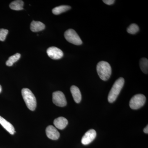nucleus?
Instances as JSON below:
<instances>
[{
  "label": "nucleus",
  "mask_w": 148,
  "mask_h": 148,
  "mask_svg": "<svg viewBox=\"0 0 148 148\" xmlns=\"http://www.w3.org/2000/svg\"><path fill=\"white\" fill-rule=\"evenodd\" d=\"M124 79L122 77H120L116 81L109 93L108 101L109 103H112L116 101L124 86Z\"/></svg>",
  "instance_id": "obj_1"
},
{
  "label": "nucleus",
  "mask_w": 148,
  "mask_h": 148,
  "mask_svg": "<svg viewBox=\"0 0 148 148\" xmlns=\"http://www.w3.org/2000/svg\"><path fill=\"white\" fill-rule=\"evenodd\" d=\"M99 77L103 81H107L110 78L112 74V69L108 62L101 61L98 63L96 67Z\"/></svg>",
  "instance_id": "obj_2"
},
{
  "label": "nucleus",
  "mask_w": 148,
  "mask_h": 148,
  "mask_svg": "<svg viewBox=\"0 0 148 148\" xmlns=\"http://www.w3.org/2000/svg\"><path fill=\"white\" fill-rule=\"evenodd\" d=\"M21 94L27 108L32 111H34L36 108V97L30 89L24 88L21 90Z\"/></svg>",
  "instance_id": "obj_3"
},
{
  "label": "nucleus",
  "mask_w": 148,
  "mask_h": 148,
  "mask_svg": "<svg viewBox=\"0 0 148 148\" xmlns=\"http://www.w3.org/2000/svg\"><path fill=\"white\" fill-rule=\"evenodd\" d=\"M145 96L142 94H136L130 101L129 106L133 110H138L142 108L145 103Z\"/></svg>",
  "instance_id": "obj_4"
},
{
  "label": "nucleus",
  "mask_w": 148,
  "mask_h": 148,
  "mask_svg": "<svg viewBox=\"0 0 148 148\" xmlns=\"http://www.w3.org/2000/svg\"><path fill=\"white\" fill-rule=\"evenodd\" d=\"M64 37L69 42L75 45H79L82 44V40L73 29H69L66 31L64 34Z\"/></svg>",
  "instance_id": "obj_5"
},
{
  "label": "nucleus",
  "mask_w": 148,
  "mask_h": 148,
  "mask_svg": "<svg viewBox=\"0 0 148 148\" xmlns=\"http://www.w3.org/2000/svg\"><path fill=\"white\" fill-rule=\"evenodd\" d=\"M53 103L58 107H65L67 105V101L65 95L61 91H56L52 94Z\"/></svg>",
  "instance_id": "obj_6"
},
{
  "label": "nucleus",
  "mask_w": 148,
  "mask_h": 148,
  "mask_svg": "<svg viewBox=\"0 0 148 148\" xmlns=\"http://www.w3.org/2000/svg\"><path fill=\"white\" fill-rule=\"evenodd\" d=\"M47 53L50 58L54 60L60 59L64 56V53L62 50L55 47L49 48L47 51Z\"/></svg>",
  "instance_id": "obj_7"
},
{
  "label": "nucleus",
  "mask_w": 148,
  "mask_h": 148,
  "mask_svg": "<svg viewBox=\"0 0 148 148\" xmlns=\"http://www.w3.org/2000/svg\"><path fill=\"white\" fill-rule=\"evenodd\" d=\"M96 132L94 129H90L86 132L83 136L81 142L83 145H88L90 144L96 138Z\"/></svg>",
  "instance_id": "obj_8"
},
{
  "label": "nucleus",
  "mask_w": 148,
  "mask_h": 148,
  "mask_svg": "<svg viewBox=\"0 0 148 148\" xmlns=\"http://www.w3.org/2000/svg\"><path fill=\"white\" fill-rule=\"evenodd\" d=\"M46 133L49 138L52 140H58L60 137V133L56 128L52 125H49L46 129Z\"/></svg>",
  "instance_id": "obj_9"
},
{
  "label": "nucleus",
  "mask_w": 148,
  "mask_h": 148,
  "mask_svg": "<svg viewBox=\"0 0 148 148\" xmlns=\"http://www.w3.org/2000/svg\"><path fill=\"white\" fill-rule=\"evenodd\" d=\"M53 124L58 129L63 130L68 125V121L64 117H59L54 120Z\"/></svg>",
  "instance_id": "obj_10"
},
{
  "label": "nucleus",
  "mask_w": 148,
  "mask_h": 148,
  "mask_svg": "<svg viewBox=\"0 0 148 148\" xmlns=\"http://www.w3.org/2000/svg\"><path fill=\"white\" fill-rule=\"evenodd\" d=\"M0 124L11 135H14L15 132V129L12 124L0 116Z\"/></svg>",
  "instance_id": "obj_11"
},
{
  "label": "nucleus",
  "mask_w": 148,
  "mask_h": 148,
  "mask_svg": "<svg viewBox=\"0 0 148 148\" xmlns=\"http://www.w3.org/2000/svg\"><path fill=\"white\" fill-rule=\"evenodd\" d=\"M71 92L74 101L77 103H79L82 100V95L79 88L75 86H72L71 88Z\"/></svg>",
  "instance_id": "obj_12"
},
{
  "label": "nucleus",
  "mask_w": 148,
  "mask_h": 148,
  "mask_svg": "<svg viewBox=\"0 0 148 148\" xmlns=\"http://www.w3.org/2000/svg\"><path fill=\"white\" fill-rule=\"evenodd\" d=\"M45 25L39 21H33L31 24L30 29L32 32H37L42 31L45 29Z\"/></svg>",
  "instance_id": "obj_13"
},
{
  "label": "nucleus",
  "mask_w": 148,
  "mask_h": 148,
  "mask_svg": "<svg viewBox=\"0 0 148 148\" xmlns=\"http://www.w3.org/2000/svg\"><path fill=\"white\" fill-rule=\"evenodd\" d=\"M24 2L21 0H16L12 1L10 4V8L14 10H23Z\"/></svg>",
  "instance_id": "obj_14"
},
{
  "label": "nucleus",
  "mask_w": 148,
  "mask_h": 148,
  "mask_svg": "<svg viewBox=\"0 0 148 148\" xmlns=\"http://www.w3.org/2000/svg\"><path fill=\"white\" fill-rule=\"evenodd\" d=\"M71 7L69 5H61L56 7L52 10V13L55 15H58L60 14L66 12L67 11L71 9Z\"/></svg>",
  "instance_id": "obj_15"
},
{
  "label": "nucleus",
  "mask_w": 148,
  "mask_h": 148,
  "mask_svg": "<svg viewBox=\"0 0 148 148\" xmlns=\"http://www.w3.org/2000/svg\"><path fill=\"white\" fill-rule=\"evenodd\" d=\"M20 57H21V54L19 53H16L14 55L12 56L6 62V65L8 66H12L15 62L19 60Z\"/></svg>",
  "instance_id": "obj_16"
},
{
  "label": "nucleus",
  "mask_w": 148,
  "mask_h": 148,
  "mask_svg": "<svg viewBox=\"0 0 148 148\" xmlns=\"http://www.w3.org/2000/svg\"><path fill=\"white\" fill-rule=\"evenodd\" d=\"M140 69L144 73L147 74L148 73V60L147 58H141L140 61Z\"/></svg>",
  "instance_id": "obj_17"
},
{
  "label": "nucleus",
  "mask_w": 148,
  "mask_h": 148,
  "mask_svg": "<svg viewBox=\"0 0 148 148\" xmlns=\"http://www.w3.org/2000/svg\"><path fill=\"white\" fill-rule=\"evenodd\" d=\"M139 31V27L135 24H131L127 29V33L131 34H135L138 33Z\"/></svg>",
  "instance_id": "obj_18"
},
{
  "label": "nucleus",
  "mask_w": 148,
  "mask_h": 148,
  "mask_svg": "<svg viewBox=\"0 0 148 148\" xmlns=\"http://www.w3.org/2000/svg\"><path fill=\"white\" fill-rule=\"evenodd\" d=\"M8 33V31L7 29H0V41H4L5 40Z\"/></svg>",
  "instance_id": "obj_19"
},
{
  "label": "nucleus",
  "mask_w": 148,
  "mask_h": 148,
  "mask_svg": "<svg viewBox=\"0 0 148 148\" xmlns=\"http://www.w3.org/2000/svg\"><path fill=\"white\" fill-rule=\"evenodd\" d=\"M115 1L114 0H104V1H103V2L108 5L113 4Z\"/></svg>",
  "instance_id": "obj_20"
},
{
  "label": "nucleus",
  "mask_w": 148,
  "mask_h": 148,
  "mask_svg": "<svg viewBox=\"0 0 148 148\" xmlns=\"http://www.w3.org/2000/svg\"><path fill=\"white\" fill-rule=\"evenodd\" d=\"M144 132L145 133H146V134H148V125H147V126H146L144 129Z\"/></svg>",
  "instance_id": "obj_21"
},
{
  "label": "nucleus",
  "mask_w": 148,
  "mask_h": 148,
  "mask_svg": "<svg viewBox=\"0 0 148 148\" xmlns=\"http://www.w3.org/2000/svg\"><path fill=\"white\" fill-rule=\"evenodd\" d=\"M2 91V87L1 86V85H0V93H1V92Z\"/></svg>",
  "instance_id": "obj_22"
}]
</instances>
